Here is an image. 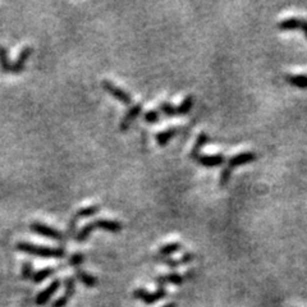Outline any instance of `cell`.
I'll use <instances>...</instances> for the list:
<instances>
[{"label":"cell","instance_id":"20","mask_svg":"<svg viewBox=\"0 0 307 307\" xmlns=\"http://www.w3.org/2000/svg\"><path fill=\"white\" fill-rule=\"evenodd\" d=\"M192 105H194V96L188 95L184 98V100H183L182 104H180V106L176 108V110H177V116H186V114L191 110Z\"/></svg>","mask_w":307,"mask_h":307},{"label":"cell","instance_id":"16","mask_svg":"<svg viewBox=\"0 0 307 307\" xmlns=\"http://www.w3.org/2000/svg\"><path fill=\"white\" fill-rule=\"evenodd\" d=\"M279 30L282 31H292V30H297L301 27V18L290 17L287 20H283L279 22L278 24Z\"/></svg>","mask_w":307,"mask_h":307},{"label":"cell","instance_id":"12","mask_svg":"<svg viewBox=\"0 0 307 307\" xmlns=\"http://www.w3.org/2000/svg\"><path fill=\"white\" fill-rule=\"evenodd\" d=\"M198 164L206 168H214V166H222L224 162V156L223 155H212V156H198L197 159Z\"/></svg>","mask_w":307,"mask_h":307},{"label":"cell","instance_id":"7","mask_svg":"<svg viewBox=\"0 0 307 307\" xmlns=\"http://www.w3.org/2000/svg\"><path fill=\"white\" fill-rule=\"evenodd\" d=\"M100 210H102V206L100 205H91L88 206V208H84V209L78 210V212H76V216L73 218V219H70V226H68V234H72V233L74 232L76 224H77V222H78L80 219H86V218L94 216V215L98 214Z\"/></svg>","mask_w":307,"mask_h":307},{"label":"cell","instance_id":"28","mask_svg":"<svg viewBox=\"0 0 307 307\" xmlns=\"http://www.w3.org/2000/svg\"><path fill=\"white\" fill-rule=\"evenodd\" d=\"M194 258V254H191V252H187V254H184V255L182 256L180 261H182V264H190Z\"/></svg>","mask_w":307,"mask_h":307},{"label":"cell","instance_id":"2","mask_svg":"<svg viewBox=\"0 0 307 307\" xmlns=\"http://www.w3.org/2000/svg\"><path fill=\"white\" fill-rule=\"evenodd\" d=\"M122 224L116 220H108V219H96V220L91 222V223L86 224L84 226H82L81 230L77 233L76 236V240L77 242H84V240H88V237L91 236V233L96 229H102L105 232L110 233H118L122 230Z\"/></svg>","mask_w":307,"mask_h":307},{"label":"cell","instance_id":"23","mask_svg":"<svg viewBox=\"0 0 307 307\" xmlns=\"http://www.w3.org/2000/svg\"><path fill=\"white\" fill-rule=\"evenodd\" d=\"M160 112H162V113L168 116H177L176 108L172 104H169V102H162V104H160Z\"/></svg>","mask_w":307,"mask_h":307},{"label":"cell","instance_id":"8","mask_svg":"<svg viewBox=\"0 0 307 307\" xmlns=\"http://www.w3.org/2000/svg\"><path fill=\"white\" fill-rule=\"evenodd\" d=\"M76 292V280L73 276H67L66 280H64V293L60 298L56 300L52 307H66V304H68L70 298L73 297Z\"/></svg>","mask_w":307,"mask_h":307},{"label":"cell","instance_id":"25","mask_svg":"<svg viewBox=\"0 0 307 307\" xmlns=\"http://www.w3.org/2000/svg\"><path fill=\"white\" fill-rule=\"evenodd\" d=\"M84 261V254H80V252H77V254H74V255L70 258V264L76 269V268H80V265H81Z\"/></svg>","mask_w":307,"mask_h":307},{"label":"cell","instance_id":"11","mask_svg":"<svg viewBox=\"0 0 307 307\" xmlns=\"http://www.w3.org/2000/svg\"><path fill=\"white\" fill-rule=\"evenodd\" d=\"M32 52H34V49H32L31 46H26V48H24V49L20 50V54H18V56H17V59L13 62L12 73H14V74H20V73L24 72L27 59L31 56Z\"/></svg>","mask_w":307,"mask_h":307},{"label":"cell","instance_id":"29","mask_svg":"<svg viewBox=\"0 0 307 307\" xmlns=\"http://www.w3.org/2000/svg\"><path fill=\"white\" fill-rule=\"evenodd\" d=\"M300 28H301L302 31H304V36H306V38H307V20H301V27H300Z\"/></svg>","mask_w":307,"mask_h":307},{"label":"cell","instance_id":"26","mask_svg":"<svg viewBox=\"0 0 307 307\" xmlns=\"http://www.w3.org/2000/svg\"><path fill=\"white\" fill-rule=\"evenodd\" d=\"M158 260L162 261V262H164L166 265H168V268H170V269H176V268H178L180 265H182V261L180 260H174V258H156Z\"/></svg>","mask_w":307,"mask_h":307},{"label":"cell","instance_id":"3","mask_svg":"<svg viewBox=\"0 0 307 307\" xmlns=\"http://www.w3.org/2000/svg\"><path fill=\"white\" fill-rule=\"evenodd\" d=\"M254 160H256V154L252 152V151L238 154L236 156L230 158L228 160L226 166L223 169L220 174V187H226V183L229 182V178H230V174H232V169L244 166V164H248V162H254Z\"/></svg>","mask_w":307,"mask_h":307},{"label":"cell","instance_id":"27","mask_svg":"<svg viewBox=\"0 0 307 307\" xmlns=\"http://www.w3.org/2000/svg\"><path fill=\"white\" fill-rule=\"evenodd\" d=\"M159 116H160V113L158 110H148V113L145 114V120L148 123H155L159 120Z\"/></svg>","mask_w":307,"mask_h":307},{"label":"cell","instance_id":"9","mask_svg":"<svg viewBox=\"0 0 307 307\" xmlns=\"http://www.w3.org/2000/svg\"><path fill=\"white\" fill-rule=\"evenodd\" d=\"M60 286H62V282L59 280V279L52 280V283H50L49 286H48V287L42 290V292L38 293V297H36V304H38V306H42V304H46V302L52 298V296L56 294V292L59 290V288H60Z\"/></svg>","mask_w":307,"mask_h":307},{"label":"cell","instance_id":"15","mask_svg":"<svg viewBox=\"0 0 307 307\" xmlns=\"http://www.w3.org/2000/svg\"><path fill=\"white\" fill-rule=\"evenodd\" d=\"M178 132H180V130H178V128H169V130H162V132H159V134H156V141H158V144H159L160 148L166 146V144L169 142V140L173 138V137L176 136Z\"/></svg>","mask_w":307,"mask_h":307},{"label":"cell","instance_id":"17","mask_svg":"<svg viewBox=\"0 0 307 307\" xmlns=\"http://www.w3.org/2000/svg\"><path fill=\"white\" fill-rule=\"evenodd\" d=\"M0 67L4 73H12L13 63H10L8 56V52L4 46H0Z\"/></svg>","mask_w":307,"mask_h":307},{"label":"cell","instance_id":"24","mask_svg":"<svg viewBox=\"0 0 307 307\" xmlns=\"http://www.w3.org/2000/svg\"><path fill=\"white\" fill-rule=\"evenodd\" d=\"M166 282L168 283H172V284H176V286H180V284L183 283V276H180V274H178V272H170V274H168V276H166Z\"/></svg>","mask_w":307,"mask_h":307},{"label":"cell","instance_id":"10","mask_svg":"<svg viewBox=\"0 0 307 307\" xmlns=\"http://www.w3.org/2000/svg\"><path fill=\"white\" fill-rule=\"evenodd\" d=\"M142 112V104H136L134 105V106L130 108V110L126 113V116H123L122 120H120V126H119V128H120V130H127L128 128H130V126L134 123V120H136L137 116L141 114Z\"/></svg>","mask_w":307,"mask_h":307},{"label":"cell","instance_id":"30","mask_svg":"<svg viewBox=\"0 0 307 307\" xmlns=\"http://www.w3.org/2000/svg\"><path fill=\"white\" fill-rule=\"evenodd\" d=\"M162 307H177V304H176V302H170V304H166Z\"/></svg>","mask_w":307,"mask_h":307},{"label":"cell","instance_id":"4","mask_svg":"<svg viewBox=\"0 0 307 307\" xmlns=\"http://www.w3.org/2000/svg\"><path fill=\"white\" fill-rule=\"evenodd\" d=\"M166 296H168V292H166V288H158V290L155 293H150L146 290H142V288H138V290H136L134 292V298L140 300V301H142L146 304H156L160 300L166 298Z\"/></svg>","mask_w":307,"mask_h":307},{"label":"cell","instance_id":"5","mask_svg":"<svg viewBox=\"0 0 307 307\" xmlns=\"http://www.w3.org/2000/svg\"><path fill=\"white\" fill-rule=\"evenodd\" d=\"M32 232H35L36 234L42 236L45 238H49V240H58V242H64V236L62 234L59 230L56 229L52 228V226H46V224L40 223V222H35L30 226Z\"/></svg>","mask_w":307,"mask_h":307},{"label":"cell","instance_id":"18","mask_svg":"<svg viewBox=\"0 0 307 307\" xmlns=\"http://www.w3.org/2000/svg\"><path fill=\"white\" fill-rule=\"evenodd\" d=\"M287 82L290 84L298 88H307V76L304 74H288L286 77Z\"/></svg>","mask_w":307,"mask_h":307},{"label":"cell","instance_id":"1","mask_svg":"<svg viewBox=\"0 0 307 307\" xmlns=\"http://www.w3.org/2000/svg\"><path fill=\"white\" fill-rule=\"evenodd\" d=\"M16 248L18 251L26 252L30 255H34L36 258H56V260H60V258H66V251L59 247H42L35 244H30V242H18Z\"/></svg>","mask_w":307,"mask_h":307},{"label":"cell","instance_id":"6","mask_svg":"<svg viewBox=\"0 0 307 307\" xmlns=\"http://www.w3.org/2000/svg\"><path fill=\"white\" fill-rule=\"evenodd\" d=\"M102 84V87H104V90L106 91L109 95L116 98V100H119L122 104L124 105L132 104V98H130V94H128L126 90H123V88H120V87L116 86L112 81H109V80H104Z\"/></svg>","mask_w":307,"mask_h":307},{"label":"cell","instance_id":"21","mask_svg":"<svg viewBox=\"0 0 307 307\" xmlns=\"http://www.w3.org/2000/svg\"><path fill=\"white\" fill-rule=\"evenodd\" d=\"M180 250V244H178V242H176V244H166V246H162L159 248V255L162 256V258H166V256H170L173 255V254H176V252H178Z\"/></svg>","mask_w":307,"mask_h":307},{"label":"cell","instance_id":"22","mask_svg":"<svg viewBox=\"0 0 307 307\" xmlns=\"http://www.w3.org/2000/svg\"><path fill=\"white\" fill-rule=\"evenodd\" d=\"M35 272H34V265L30 261H24V265H22V278L24 280H28V279L34 278Z\"/></svg>","mask_w":307,"mask_h":307},{"label":"cell","instance_id":"19","mask_svg":"<svg viewBox=\"0 0 307 307\" xmlns=\"http://www.w3.org/2000/svg\"><path fill=\"white\" fill-rule=\"evenodd\" d=\"M56 272V269H52V268H45V269H41V270H38V272H36L34 278H32V280L35 282V283H42L44 280H46L48 278L54 276Z\"/></svg>","mask_w":307,"mask_h":307},{"label":"cell","instance_id":"13","mask_svg":"<svg viewBox=\"0 0 307 307\" xmlns=\"http://www.w3.org/2000/svg\"><path fill=\"white\" fill-rule=\"evenodd\" d=\"M76 278L78 279L80 282H82L88 288H94L98 284V279L94 276H91V274H88V272H84V270H82L81 268H76Z\"/></svg>","mask_w":307,"mask_h":307},{"label":"cell","instance_id":"14","mask_svg":"<svg viewBox=\"0 0 307 307\" xmlns=\"http://www.w3.org/2000/svg\"><path fill=\"white\" fill-rule=\"evenodd\" d=\"M209 136L206 134H200V136L197 137L196 140V144L194 145V148H192L191 152H190V158H191L192 160H197L198 159V156H200V151L201 148H204V146L209 142Z\"/></svg>","mask_w":307,"mask_h":307}]
</instances>
